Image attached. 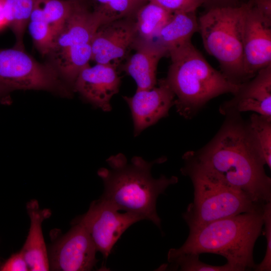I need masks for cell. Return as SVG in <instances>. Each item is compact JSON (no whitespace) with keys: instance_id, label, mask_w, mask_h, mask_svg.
Returning <instances> with one entry per match:
<instances>
[{"instance_id":"4dcf8cb0","label":"cell","mask_w":271,"mask_h":271,"mask_svg":"<svg viewBox=\"0 0 271 271\" xmlns=\"http://www.w3.org/2000/svg\"><path fill=\"white\" fill-rule=\"evenodd\" d=\"M8 25L7 9L4 0H0V27Z\"/></svg>"},{"instance_id":"ac0fdd59","label":"cell","mask_w":271,"mask_h":271,"mask_svg":"<svg viewBox=\"0 0 271 271\" xmlns=\"http://www.w3.org/2000/svg\"><path fill=\"white\" fill-rule=\"evenodd\" d=\"M199 31L196 12H176L161 28L155 38L156 42L168 51L191 41Z\"/></svg>"},{"instance_id":"cb8c5ba5","label":"cell","mask_w":271,"mask_h":271,"mask_svg":"<svg viewBox=\"0 0 271 271\" xmlns=\"http://www.w3.org/2000/svg\"><path fill=\"white\" fill-rule=\"evenodd\" d=\"M199 255L190 253L181 254L167 258L170 265H163L162 270H179L181 271H238V269L226 263L223 265H214L202 262Z\"/></svg>"},{"instance_id":"5b68a950","label":"cell","mask_w":271,"mask_h":271,"mask_svg":"<svg viewBox=\"0 0 271 271\" xmlns=\"http://www.w3.org/2000/svg\"><path fill=\"white\" fill-rule=\"evenodd\" d=\"M249 2L239 7L208 9L198 19L206 51L218 61L222 73L238 84L247 81L243 67V29Z\"/></svg>"},{"instance_id":"2e32d148","label":"cell","mask_w":271,"mask_h":271,"mask_svg":"<svg viewBox=\"0 0 271 271\" xmlns=\"http://www.w3.org/2000/svg\"><path fill=\"white\" fill-rule=\"evenodd\" d=\"M130 56L121 69L135 81L137 90H149L157 84L158 63L168 55L167 50L156 41H145L136 39Z\"/></svg>"},{"instance_id":"52a82bcc","label":"cell","mask_w":271,"mask_h":271,"mask_svg":"<svg viewBox=\"0 0 271 271\" xmlns=\"http://www.w3.org/2000/svg\"><path fill=\"white\" fill-rule=\"evenodd\" d=\"M18 90H41L70 96L72 89L48 62H39L25 49H0V101Z\"/></svg>"},{"instance_id":"3957f363","label":"cell","mask_w":271,"mask_h":271,"mask_svg":"<svg viewBox=\"0 0 271 271\" xmlns=\"http://www.w3.org/2000/svg\"><path fill=\"white\" fill-rule=\"evenodd\" d=\"M263 225L262 211L243 213L189 229L184 243L171 248L167 258L184 253H211L223 256L238 271L254 269L253 248Z\"/></svg>"},{"instance_id":"9a60e30c","label":"cell","mask_w":271,"mask_h":271,"mask_svg":"<svg viewBox=\"0 0 271 271\" xmlns=\"http://www.w3.org/2000/svg\"><path fill=\"white\" fill-rule=\"evenodd\" d=\"M100 25L101 23L99 18L89 10V7L74 3L70 15L55 37L47 56L90 43L95 31Z\"/></svg>"},{"instance_id":"8fae6325","label":"cell","mask_w":271,"mask_h":271,"mask_svg":"<svg viewBox=\"0 0 271 271\" xmlns=\"http://www.w3.org/2000/svg\"><path fill=\"white\" fill-rule=\"evenodd\" d=\"M137 37L134 17L100 25L90 42L91 61L118 66L132 49Z\"/></svg>"},{"instance_id":"484cf974","label":"cell","mask_w":271,"mask_h":271,"mask_svg":"<svg viewBox=\"0 0 271 271\" xmlns=\"http://www.w3.org/2000/svg\"><path fill=\"white\" fill-rule=\"evenodd\" d=\"M264 235L266 240V249L262 261L256 265V271L271 270V202L266 203L263 210Z\"/></svg>"},{"instance_id":"83f0119b","label":"cell","mask_w":271,"mask_h":271,"mask_svg":"<svg viewBox=\"0 0 271 271\" xmlns=\"http://www.w3.org/2000/svg\"><path fill=\"white\" fill-rule=\"evenodd\" d=\"M1 271H28L29 268L22 252L13 253L4 263L0 264Z\"/></svg>"},{"instance_id":"9c48e42d","label":"cell","mask_w":271,"mask_h":271,"mask_svg":"<svg viewBox=\"0 0 271 271\" xmlns=\"http://www.w3.org/2000/svg\"><path fill=\"white\" fill-rule=\"evenodd\" d=\"M88 230L97 251L107 259L121 235L140 216L119 210L101 198L91 202L86 213L79 217Z\"/></svg>"},{"instance_id":"30bf717a","label":"cell","mask_w":271,"mask_h":271,"mask_svg":"<svg viewBox=\"0 0 271 271\" xmlns=\"http://www.w3.org/2000/svg\"><path fill=\"white\" fill-rule=\"evenodd\" d=\"M243 67L246 80L271 65V19L249 2L243 29Z\"/></svg>"},{"instance_id":"f1b7e54d","label":"cell","mask_w":271,"mask_h":271,"mask_svg":"<svg viewBox=\"0 0 271 271\" xmlns=\"http://www.w3.org/2000/svg\"><path fill=\"white\" fill-rule=\"evenodd\" d=\"M250 0H206L204 6L207 10L217 7H235L247 3Z\"/></svg>"},{"instance_id":"7a4b0ae2","label":"cell","mask_w":271,"mask_h":271,"mask_svg":"<svg viewBox=\"0 0 271 271\" xmlns=\"http://www.w3.org/2000/svg\"><path fill=\"white\" fill-rule=\"evenodd\" d=\"M167 160L162 157L148 162L141 157L134 156L128 161L122 153L110 156L106 160L108 167L97 171L104 186L100 198L117 210L138 215L161 229V219L157 211V199L169 186L177 184L178 178L162 175L156 179L151 170L155 164Z\"/></svg>"},{"instance_id":"d4e9b609","label":"cell","mask_w":271,"mask_h":271,"mask_svg":"<svg viewBox=\"0 0 271 271\" xmlns=\"http://www.w3.org/2000/svg\"><path fill=\"white\" fill-rule=\"evenodd\" d=\"M27 27L36 49L41 55L47 56L54 39L50 26L38 13L32 10Z\"/></svg>"},{"instance_id":"44dd1931","label":"cell","mask_w":271,"mask_h":271,"mask_svg":"<svg viewBox=\"0 0 271 271\" xmlns=\"http://www.w3.org/2000/svg\"><path fill=\"white\" fill-rule=\"evenodd\" d=\"M7 9L8 25L15 38L14 47L25 49L23 38L36 0H4Z\"/></svg>"},{"instance_id":"4316f807","label":"cell","mask_w":271,"mask_h":271,"mask_svg":"<svg viewBox=\"0 0 271 271\" xmlns=\"http://www.w3.org/2000/svg\"><path fill=\"white\" fill-rule=\"evenodd\" d=\"M155 3L167 11L176 12H193L204 5L206 0H148Z\"/></svg>"},{"instance_id":"f546056e","label":"cell","mask_w":271,"mask_h":271,"mask_svg":"<svg viewBox=\"0 0 271 271\" xmlns=\"http://www.w3.org/2000/svg\"><path fill=\"white\" fill-rule=\"evenodd\" d=\"M252 2L264 16L271 19V0H252Z\"/></svg>"},{"instance_id":"e0dca14e","label":"cell","mask_w":271,"mask_h":271,"mask_svg":"<svg viewBox=\"0 0 271 271\" xmlns=\"http://www.w3.org/2000/svg\"><path fill=\"white\" fill-rule=\"evenodd\" d=\"M30 219V226L25 242L20 250L27 261L29 270H49L48 250L42 231V223L51 215L49 209H41L36 199L29 201L26 205Z\"/></svg>"},{"instance_id":"d6a6232c","label":"cell","mask_w":271,"mask_h":271,"mask_svg":"<svg viewBox=\"0 0 271 271\" xmlns=\"http://www.w3.org/2000/svg\"><path fill=\"white\" fill-rule=\"evenodd\" d=\"M0 264H1V262H0Z\"/></svg>"},{"instance_id":"ffe728a7","label":"cell","mask_w":271,"mask_h":271,"mask_svg":"<svg viewBox=\"0 0 271 271\" xmlns=\"http://www.w3.org/2000/svg\"><path fill=\"white\" fill-rule=\"evenodd\" d=\"M148 0H90L92 11L101 25L117 20L133 17Z\"/></svg>"},{"instance_id":"7402d4cb","label":"cell","mask_w":271,"mask_h":271,"mask_svg":"<svg viewBox=\"0 0 271 271\" xmlns=\"http://www.w3.org/2000/svg\"><path fill=\"white\" fill-rule=\"evenodd\" d=\"M74 3L68 0H36L33 10L49 24L55 38L70 15Z\"/></svg>"},{"instance_id":"d6986e66","label":"cell","mask_w":271,"mask_h":271,"mask_svg":"<svg viewBox=\"0 0 271 271\" xmlns=\"http://www.w3.org/2000/svg\"><path fill=\"white\" fill-rule=\"evenodd\" d=\"M172 14L148 1L138 10L134 17L137 39L145 41L154 40Z\"/></svg>"},{"instance_id":"4fadbf2b","label":"cell","mask_w":271,"mask_h":271,"mask_svg":"<svg viewBox=\"0 0 271 271\" xmlns=\"http://www.w3.org/2000/svg\"><path fill=\"white\" fill-rule=\"evenodd\" d=\"M117 68L113 64L88 65L79 74L74 84V91L95 107L110 111V100L118 92L121 84Z\"/></svg>"},{"instance_id":"1f68e13d","label":"cell","mask_w":271,"mask_h":271,"mask_svg":"<svg viewBox=\"0 0 271 271\" xmlns=\"http://www.w3.org/2000/svg\"><path fill=\"white\" fill-rule=\"evenodd\" d=\"M72 3L88 6L89 4H91L90 0H68Z\"/></svg>"},{"instance_id":"ba28073f","label":"cell","mask_w":271,"mask_h":271,"mask_svg":"<svg viewBox=\"0 0 271 271\" xmlns=\"http://www.w3.org/2000/svg\"><path fill=\"white\" fill-rule=\"evenodd\" d=\"M91 237L79 217L73 221L70 229L53 242L48 250L49 270L88 271L98 261Z\"/></svg>"},{"instance_id":"603a6c76","label":"cell","mask_w":271,"mask_h":271,"mask_svg":"<svg viewBox=\"0 0 271 271\" xmlns=\"http://www.w3.org/2000/svg\"><path fill=\"white\" fill-rule=\"evenodd\" d=\"M254 143L266 165L271 168V117L254 113L247 120Z\"/></svg>"},{"instance_id":"5bb4252c","label":"cell","mask_w":271,"mask_h":271,"mask_svg":"<svg viewBox=\"0 0 271 271\" xmlns=\"http://www.w3.org/2000/svg\"><path fill=\"white\" fill-rule=\"evenodd\" d=\"M230 100L219 107L220 112L241 113L251 111L271 117V65L260 70L252 78L240 84Z\"/></svg>"},{"instance_id":"277c9868","label":"cell","mask_w":271,"mask_h":271,"mask_svg":"<svg viewBox=\"0 0 271 271\" xmlns=\"http://www.w3.org/2000/svg\"><path fill=\"white\" fill-rule=\"evenodd\" d=\"M171 58L166 82L173 91L177 112L190 119L210 100L223 94H234L240 84L217 71L191 41L168 51Z\"/></svg>"},{"instance_id":"7c38bea8","label":"cell","mask_w":271,"mask_h":271,"mask_svg":"<svg viewBox=\"0 0 271 271\" xmlns=\"http://www.w3.org/2000/svg\"><path fill=\"white\" fill-rule=\"evenodd\" d=\"M175 98L165 78L159 80L157 85L151 89L137 90L132 96H123L131 111L134 136L168 116L174 105Z\"/></svg>"},{"instance_id":"6da1fadb","label":"cell","mask_w":271,"mask_h":271,"mask_svg":"<svg viewBox=\"0 0 271 271\" xmlns=\"http://www.w3.org/2000/svg\"><path fill=\"white\" fill-rule=\"evenodd\" d=\"M241 113L230 111L213 139L182 156L181 174L206 177L242 191L261 206L271 202V179Z\"/></svg>"},{"instance_id":"8992f818","label":"cell","mask_w":271,"mask_h":271,"mask_svg":"<svg viewBox=\"0 0 271 271\" xmlns=\"http://www.w3.org/2000/svg\"><path fill=\"white\" fill-rule=\"evenodd\" d=\"M194 187L193 201L182 217L189 229L246 212L262 211L241 190L206 177H189Z\"/></svg>"}]
</instances>
